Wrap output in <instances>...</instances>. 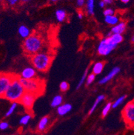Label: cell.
Listing matches in <instances>:
<instances>
[{
    "label": "cell",
    "instance_id": "1",
    "mask_svg": "<svg viewBox=\"0 0 134 135\" xmlns=\"http://www.w3.org/2000/svg\"><path fill=\"white\" fill-rule=\"evenodd\" d=\"M44 45L42 38L38 34H31L24 40L22 47L25 53L33 56L41 51Z\"/></svg>",
    "mask_w": 134,
    "mask_h": 135
},
{
    "label": "cell",
    "instance_id": "2",
    "mask_svg": "<svg viewBox=\"0 0 134 135\" xmlns=\"http://www.w3.org/2000/svg\"><path fill=\"white\" fill-rule=\"evenodd\" d=\"M26 90L19 80V75H16L4 95V99L12 102H19Z\"/></svg>",
    "mask_w": 134,
    "mask_h": 135
},
{
    "label": "cell",
    "instance_id": "3",
    "mask_svg": "<svg viewBox=\"0 0 134 135\" xmlns=\"http://www.w3.org/2000/svg\"><path fill=\"white\" fill-rule=\"evenodd\" d=\"M52 56L47 52H40L31 56V62L33 67L41 72L47 71L51 66Z\"/></svg>",
    "mask_w": 134,
    "mask_h": 135
},
{
    "label": "cell",
    "instance_id": "4",
    "mask_svg": "<svg viewBox=\"0 0 134 135\" xmlns=\"http://www.w3.org/2000/svg\"><path fill=\"white\" fill-rule=\"evenodd\" d=\"M19 80L24 86L26 91L30 92L32 94H35L36 96L40 95L44 90L45 83L42 80L40 79H25L19 77Z\"/></svg>",
    "mask_w": 134,
    "mask_h": 135
},
{
    "label": "cell",
    "instance_id": "5",
    "mask_svg": "<svg viewBox=\"0 0 134 135\" xmlns=\"http://www.w3.org/2000/svg\"><path fill=\"white\" fill-rule=\"evenodd\" d=\"M117 46L111 37H106L102 39L97 47V52L101 56L109 55Z\"/></svg>",
    "mask_w": 134,
    "mask_h": 135
},
{
    "label": "cell",
    "instance_id": "6",
    "mask_svg": "<svg viewBox=\"0 0 134 135\" xmlns=\"http://www.w3.org/2000/svg\"><path fill=\"white\" fill-rule=\"evenodd\" d=\"M16 75L13 73H0V98H4L5 94L9 88Z\"/></svg>",
    "mask_w": 134,
    "mask_h": 135
},
{
    "label": "cell",
    "instance_id": "7",
    "mask_svg": "<svg viewBox=\"0 0 134 135\" xmlns=\"http://www.w3.org/2000/svg\"><path fill=\"white\" fill-rule=\"evenodd\" d=\"M122 116L125 123L134 127V100L127 103L123 108Z\"/></svg>",
    "mask_w": 134,
    "mask_h": 135
},
{
    "label": "cell",
    "instance_id": "8",
    "mask_svg": "<svg viewBox=\"0 0 134 135\" xmlns=\"http://www.w3.org/2000/svg\"><path fill=\"white\" fill-rule=\"evenodd\" d=\"M36 95L34 94H32L30 92L26 91L25 94L21 98L19 102L22 104L27 110H31L34 105V102L36 99Z\"/></svg>",
    "mask_w": 134,
    "mask_h": 135
},
{
    "label": "cell",
    "instance_id": "9",
    "mask_svg": "<svg viewBox=\"0 0 134 135\" xmlns=\"http://www.w3.org/2000/svg\"><path fill=\"white\" fill-rule=\"evenodd\" d=\"M19 77L25 79H34L36 77V69L32 67H26L22 71Z\"/></svg>",
    "mask_w": 134,
    "mask_h": 135
},
{
    "label": "cell",
    "instance_id": "10",
    "mask_svg": "<svg viewBox=\"0 0 134 135\" xmlns=\"http://www.w3.org/2000/svg\"><path fill=\"white\" fill-rule=\"evenodd\" d=\"M121 69L119 67H115L112 69V70L104 77H103L99 81V83L100 85H103L109 82L115 76H116L118 73H120Z\"/></svg>",
    "mask_w": 134,
    "mask_h": 135
},
{
    "label": "cell",
    "instance_id": "11",
    "mask_svg": "<svg viewBox=\"0 0 134 135\" xmlns=\"http://www.w3.org/2000/svg\"><path fill=\"white\" fill-rule=\"evenodd\" d=\"M126 23L125 22H120L116 25L113 26L111 30V32L112 34H122L126 30Z\"/></svg>",
    "mask_w": 134,
    "mask_h": 135
},
{
    "label": "cell",
    "instance_id": "12",
    "mask_svg": "<svg viewBox=\"0 0 134 135\" xmlns=\"http://www.w3.org/2000/svg\"><path fill=\"white\" fill-rule=\"evenodd\" d=\"M72 105L70 104H64L57 108V113L60 116H65L72 110Z\"/></svg>",
    "mask_w": 134,
    "mask_h": 135
},
{
    "label": "cell",
    "instance_id": "13",
    "mask_svg": "<svg viewBox=\"0 0 134 135\" xmlns=\"http://www.w3.org/2000/svg\"><path fill=\"white\" fill-rule=\"evenodd\" d=\"M18 34L22 38H27L31 35V30L25 25H21L18 28Z\"/></svg>",
    "mask_w": 134,
    "mask_h": 135
},
{
    "label": "cell",
    "instance_id": "14",
    "mask_svg": "<svg viewBox=\"0 0 134 135\" xmlns=\"http://www.w3.org/2000/svg\"><path fill=\"white\" fill-rule=\"evenodd\" d=\"M55 16H56V20L58 22H63L66 20L67 18V13L66 11L62 9H58L55 12Z\"/></svg>",
    "mask_w": 134,
    "mask_h": 135
},
{
    "label": "cell",
    "instance_id": "15",
    "mask_svg": "<svg viewBox=\"0 0 134 135\" xmlns=\"http://www.w3.org/2000/svg\"><path fill=\"white\" fill-rule=\"evenodd\" d=\"M105 67V62H102V61H99L97 62L93 65V73H94L95 75H99L103 71V68Z\"/></svg>",
    "mask_w": 134,
    "mask_h": 135
},
{
    "label": "cell",
    "instance_id": "16",
    "mask_svg": "<svg viewBox=\"0 0 134 135\" xmlns=\"http://www.w3.org/2000/svg\"><path fill=\"white\" fill-rule=\"evenodd\" d=\"M49 123V117L48 116H44L40 119V122L38 124V130L40 132L44 131L47 128L48 124Z\"/></svg>",
    "mask_w": 134,
    "mask_h": 135
},
{
    "label": "cell",
    "instance_id": "17",
    "mask_svg": "<svg viewBox=\"0 0 134 135\" xmlns=\"http://www.w3.org/2000/svg\"><path fill=\"white\" fill-rule=\"evenodd\" d=\"M105 22L107 24L111 26H115L120 22V19L117 16L111 15L105 16Z\"/></svg>",
    "mask_w": 134,
    "mask_h": 135
},
{
    "label": "cell",
    "instance_id": "18",
    "mask_svg": "<svg viewBox=\"0 0 134 135\" xmlns=\"http://www.w3.org/2000/svg\"><path fill=\"white\" fill-rule=\"evenodd\" d=\"M105 98V95H99V96L97 98V99H96V100L95 101L94 104H93V105H92L91 108L90 109V110H89V112H88V114L91 115L92 114L93 112H95V110H96V108H97L98 105H99V104H100L101 102L103 100H104Z\"/></svg>",
    "mask_w": 134,
    "mask_h": 135
},
{
    "label": "cell",
    "instance_id": "19",
    "mask_svg": "<svg viewBox=\"0 0 134 135\" xmlns=\"http://www.w3.org/2000/svg\"><path fill=\"white\" fill-rule=\"evenodd\" d=\"M95 0H87L86 3V9L87 14L89 16H93L95 13Z\"/></svg>",
    "mask_w": 134,
    "mask_h": 135
},
{
    "label": "cell",
    "instance_id": "20",
    "mask_svg": "<svg viewBox=\"0 0 134 135\" xmlns=\"http://www.w3.org/2000/svg\"><path fill=\"white\" fill-rule=\"evenodd\" d=\"M63 102V98L61 95H57L54 96L51 102V106L52 108H58L61 105H62Z\"/></svg>",
    "mask_w": 134,
    "mask_h": 135
},
{
    "label": "cell",
    "instance_id": "21",
    "mask_svg": "<svg viewBox=\"0 0 134 135\" xmlns=\"http://www.w3.org/2000/svg\"><path fill=\"white\" fill-rule=\"evenodd\" d=\"M88 68H87L85 69V71H84V73H83V75H82V77H81L79 82H78V84H77V89H80V88H81V86L84 84V83L86 81V80H87V76H88Z\"/></svg>",
    "mask_w": 134,
    "mask_h": 135
},
{
    "label": "cell",
    "instance_id": "22",
    "mask_svg": "<svg viewBox=\"0 0 134 135\" xmlns=\"http://www.w3.org/2000/svg\"><path fill=\"white\" fill-rule=\"evenodd\" d=\"M32 115L30 114H27L24 115L19 120V124L22 125H27L29 123V120H31Z\"/></svg>",
    "mask_w": 134,
    "mask_h": 135
},
{
    "label": "cell",
    "instance_id": "23",
    "mask_svg": "<svg viewBox=\"0 0 134 135\" xmlns=\"http://www.w3.org/2000/svg\"><path fill=\"white\" fill-rule=\"evenodd\" d=\"M113 41L115 42L117 45H119L123 41V37L122 34H113L111 36H110Z\"/></svg>",
    "mask_w": 134,
    "mask_h": 135
},
{
    "label": "cell",
    "instance_id": "24",
    "mask_svg": "<svg viewBox=\"0 0 134 135\" xmlns=\"http://www.w3.org/2000/svg\"><path fill=\"white\" fill-rule=\"evenodd\" d=\"M18 102H12V104H11L10 107L8 109V110L7 111L6 114V117H8V116H11L13 113V112L16 110L17 106H18Z\"/></svg>",
    "mask_w": 134,
    "mask_h": 135
},
{
    "label": "cell",
    "instance_id": "25",
    "mask_svg": "<svg viewBox=\"0 0 134 135\" xmlns=\"http://www.w3.org/2000/svg\"><path fill=\"white\" fill-rule=\"evenodd\" d=\"M125 98H126V95H122V96L120 97V98L117 99L115 102L112 104V108H117L119 105H121L123 102L125 100Z\"/></svg>",
    "mask_w": 134,
    "mask_h": 135
},
{
    "label": "cell",
    "instance_id": "26",
    "mask_svg": "<svg viewBox=\"0 0 134 135\" xmlns=\"http://www.w3.org/2000/svg\"><path fill=\"white\" fill-rule=\"evenodd\" d=\"M111 108H112V104L110 102L107 103V104L105 105V107H104V108L103 109V111H102V116H103V117H105V116L108 114V113L110 111Z\"/></svg>",
    "mask_w": 134,
    "mask_h": 135
},
{
    "label": "cell",
    "instance_id": "27",
    "mask_svg": "<svg viewBox=\"0 0 134 135\" xmlns=\"http://www.w3.org/2000/svg\"><path fill=\"white\" fill-rule=\"evenodd\" d=\"M96 75L94 74V73H91V74L88 75L87 78V80H86V85L87 86H88V85H90L92 83L95 81V79Z\"/></svg>",
    "mask_w": 134,
    "mask_h": 135
},
{
    "label": "cell",
    "instance_id": "28",
    "mask_svg": "<svg viewBox=\"0 0 134 135\" xmlns=\"http://www.w3.org/2000/svg\"><path fill=\"white\" fill-rule=\"evenodd\" d=\"M69 89V83L66 81H62L61 82V84H60V89H61V91L64 92L66 91Z\"/></svg>",
    "mask_w": 134,
    "mask_h": 135
},
{
    "label": "cell",
    "instance_id": "29",
    "mask_svg": "<svg viewBox=\"0 0 134 135\" xmlns=\"http://www.w3.org/2000/svg\"><path fill=\"white\" fill-rule=\"evenodd\" d=\"M115 13V11L112 9V8H107L103 12V14L105 16H111L114 15Z\"/></svg>",
    "mask_w": 134,
    "mask_h": 135
},
{
    "label": "cell",
    "instance_id": "30",
    "mask_svg": "<svg viewBox=\"0 0 134 135\" xmlns=\"http://www.w3.org/2000/svg\"><path fill=\"white\" fill-rule=\"evenodd\" d=\"M19 0H6V2L7 6H10V7H14L18 4Z\"/></svg>",
    "mask_w": 134,
    "mask_h": 135
},
{
    "label": "cell",
    "instance_id": "31",
    "mask_svg": "<svg viewBox=\"0 0 134 135\" xmlns=\"http://www.w3.org/2000/svg\"><path fill=\"white\" fill-rule=\"evenodd\" d=\"M8 127H9V123L6 122V121H3L0 123V129L2 130V131L7 129Z\"/></svg>",
    "mask_w": 134,
    "mask_h": 135
},
{
    "label": "cell",
    "instance_id": "32",
    "mask_svg": "<svg viewBox=\"0 0 134 135\" xmlns=\"http://www.w3.org/2000/svg\"><path fill=\"white\" fill-rule=\"evenodd\" d=\"M86 0H77V6L78 8H82L84 6Z\"/></svg>",
    "mask_w": 134,
    "mask_h": 135
},
{
    "label": "cell",
    "instance_id": "33",
    "mask_svg": "<svg viewBox=\"0 0 134 135\" xmlns=\"http://www.w3.org/2000/svg\"><path fill=\"white\" fill-rule=\"evenodd\" d=\"M105 5H106V3H105V2H103V0H101L100 2H99V7H100V8H105Z\"/></svg>",
    "mask_w": 134,
    "mask_h": 135
},
{
    "label": "cell",
    "instance_id": "34",
    "mask_svg": "<svg viewBox=\"0 0 134 135\" xmlns=\"http://www.w3.org/2000/svg\"><path fill=\"white\" fill-rule=\"evenodd\" d=\"M103 1L105 2L106 4H108V5L111 4V3H113V0H103Z\"/></svg>",
    "mask_w": 134,
    "mask_h": 135
},
{
    "label": "cell",
    "instance_id": "35",
    "mask_svg": "<svg viewBox=\"0 0 134 135\" xmlns=\"http://www.w3.org/2000/svg\"><path fill=\"white\" fill-rule=\"evenodd\" d=\"M78 19L81 20L83 18V13H81V12H78Z\"/></svg>",
    "mask_w": 134,
    "mask_h": 135
},
{
    "label": "cell",
    "instance_id": "36",
    "mask_svg": "<svg viewBox=\"0 0 134 135\" xmlns=\"http://www.w3.org/2000/svg\"><path fill=\"white\" fill-rule=\"evenodd\" d=\"M32 0H19V2L22 3H28V2H31Z\"/></svg>",
    "mask_w": 134,
    "mask_h": 135
},
{
    "label": "cell",
    "instance_id": "37",
    "mask_svg": "<svg viewBox=\"0 0 134 135\" xmlns=\"http://www.w3.org/2000/svg\"><path fill=\"white\" fill-rule=\"evenodd\" d=\"M120 1L123 3H127L129 2H130V0H120Z\"/></svg>",
    "mask_w": 134,
    "mask_h": 135
},
{
    "label": "cell",
    "instance_id": "38",
    "mask_svg": "<svg viewBox=\"0 0 134 135\" xmlns=\"http://www.w3.org/2000/svg\"><path fill=\"white\" fill-rule=\"evenodd\" d=\"M131 42H133V43H134V35H133V36L132 38H131Z\"/></svg>",
    "mask_w": 134,
    "mask_h": 135
},
{
    "label": "cell",
    "instance_id": "39",
    "mask_svg": "<svg viewBox=\"0 0 134 135\" xmlns=\"http://www.w3.org/2000/svg\"><path fill=\"white\" fill-rule=\"evenodd\" d=\"M50 1H51L52 2H58V0H50Z\"/></svg>",
    "mask_w": 134,
    "mask_h": 135
},
{
    "label": "cell",
    "instance_id": "40",
    "mask_svg": "<svg viewBox=\"0 0 134 135\" xmlns=\"http://www.w3.org/2000/svg\"><path fill=\"white\" fill-rule=\"evenodd\" d=\"M0 1H1V0H0Z\"/></svg>",
    "mask_w": 134,
    "mask_h": 135
}]
</instances>
